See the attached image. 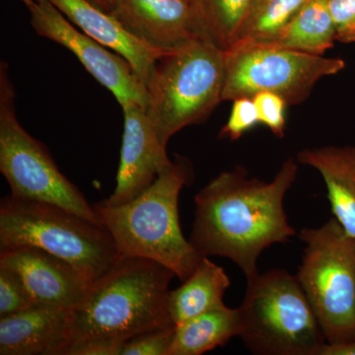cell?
I'll return each mask as SVG.
<instances>
[{"label":"cell","mask_w":355,"mask_h":355,"mask_svg":"<svg viewBox=\"0 0 355 355\" xmlns=\"http://www.w3.org/2000/svg\"><path fill=\"white\" fill-rule=\"evenodd\" d=\"M69 310L34 305L0 318V354L67 355Z\"/></svg>","instance_id":"5bb4252c"},{"label":"cell","mask_w":355,"mask_h":355,"mask_svg":"<svg viewBox=\"0 0 355 355\" xmlns=\"http://www.w3.org/2000/svg\"><path fill=\"white\" fill-rule=\"evenodd\" d=\"M123 343L106 340H91L70 345L67 355H121Z\"/></svg>","instance_id":"4316f807"},{"label":"cell","mask_w":355,"mask_h":355,"mask_svg":"<svg viewBox=\"0 0 355 355\" xmlns=\"http://www.w3.org/2000/svg\"><path fill=\"white\" fill-rule=\"evenodd\" d=\"M225 270L202 257L190 277L170 291L169 312L173 323L180 324L207 311L226 306L224 294L230 286Z\"/></svg>","instance_id":"e0dca14e"},{"label":"cell","mask_w":355,"mask_h":355,"mask_svg":"<svg viewBox=\"0 0 355 355\" xmlns=\"http://www.w3.org/2000/svg\"><path fill=\"white\" fill-rule=\"evenodd\" d=\"M320 355H355V338L342 343H326Z\"/></svg>","instance_id":"83f0119b"},{"label":"cell","mask_w":355,"mask_h":355,"mask_svg":"<svg viewBox=\"0 0 355 355\" xmlns=\"http://www.w3.org/2000/svg\"><path fill=\"white\" fill-rule=\"evenodd\" d=\"M33 246L69 261L91 282L121 254L101 224L53 203L6 196L0 202V250Z\"/></svg>","instance_id":"5b68a950"},{"label":"cell","mask_w":355,"mask_h":355,"mask_svg":"<svg viewBox=\"0 0 355 355\" xmlns=\"http://www.w3.org/2000/svg\"><path fill=\"white\" fill-rule=\"evenodd\" d=\"M225 51L200 36L159 58L146 81V113L163 146L205 121L222 100Z\"/></svg>","instance_id":"277c9868"},{"label":"cell","mask_w":355,"mask_h":355,"mask_svg":"<svg viewBox=\"0 0 355 355\" xmlns=\"http://www.w3.org/2000/svg\"><path fill=\"white\" fill-rule=\"evenodd\" d=\"M8 67L0 65V172L13 197L53 203L100 224L93 205L60 172L43 144L17 120Z\"/></svg>","instance_id":"ba28073f"},{"label":"cell","mask_w":355,"mask_h":355,"mask_svg":"<svg viewBox=\"0 0 355 355\" xmlns=\"http://www.w3.org/2000/svg\"><path fill=\"white\" fill-rule=\"evenodd\" d=\"M258 123L260 121L253 98H239L233 101L230 116L219 137L234 141Z\"/></svg>","instance_id":"d4e9b609"},{"label":"cell","mask_w":355,"mask_h":355,"mask_svg":"<svg viewBox=\"0 0 355 355\" xmlns=\"http://www.w3.org/2000/svg\"><path fill=\"white\" fill-rule=\"evenodd\" d=\"M240 338L257 355H320L327 343L321 324L296 275L284 270L247 280Z\"/></svg>","instance_id":"8992f818"},{"label":"cell","mask_w":355,"mask_h":355,"mask_svg":"<svg viewBox=\"0 0 355 355\" xmlns=\"http://www.w3.org/2000/svg\"><path fill=\"white\" fill-rule=\"evenodd\" d=\"M176 324L144 331L123 345L121 355H170Z\"/></svg>","instance_id":"603a6c76"},{"label":"cell","mask_w":355,"mask_h":355,"mask_svg":"<svg viewBox=\"0 0 355 355\" xmlns=\"http://www.w3.org/2000/svg\"><path fill=\"white\" fill-rule=\"evenodd\" d=\"M174 277L157 261L121 256L69 310L70 345L91 340L125 345L144 331L174 324L169 312Z\"/></svg>","instance_id":"7a4b0ae2"},{"label":"cell","mask_w":355,"mask_h":355,"mask_svg":"<svg viewBox=\"0 0 355 355\" xmlns=\"http://www.w3.org/2000/svg\"><path fill=\"white\" fill-rule=\"evenodd\" d=\"M336 28V40L355 43V0H328Z\"/></svg>","instance_id":"484cf974"},{"label":"cell","mask_w":355,"mask_h":355,"mask_svg":"<svg viewBox=\"0 0 355 355\" xmlns=\"http://www.w3.org/2000/svg\"><path fill=\"white\" fill-rule=\"evenodd\" d=\"M302 261L296 273L321 324L327 343L355 338V238L333 217L303 228Z\"/></svg>","instance_id":"52a82bcc"},{"label":"cell","mask_w":355,"mask_h":355,"mask_svg":"<svg viewBox=\"0 0 355 355\" xmlns=\"http://www.w3.org/2000/svg\"><path fill=\"white\" fill-rule=\"evenodd\" d=\"M190 178L188 162L177 157L168 171L132 202L93 205L98 220L113 237L121 256L157 261L182 282L202 258L184 238L180 224V193Z\"/></svg>","instance_id":"3957f363"},{"label":"cell","mask_w":355,"mask_h":355,"mask_svg":"<svg viewBox=\"0 0 355 355\" xmlns=\"http://www.w3.org/2000/svg\"><path fill=\"white\" fill-rule=\"evenodd\" d=\"M21 1L23 2V3L25 4L26 7H27L28 9L30 8L33 6V4L35 3V0H21Z\"/></svg>","instance_id":"f546056e"},{"label":"cell","mask_w":355,"mask_h":355,"mask_svg":"<svg viewBox=\"0 0 355 355\" xmlns=\"http://www.w3.org/2000/svg\"><path fill=\"white\" fill-rule=\"evenodd\" d=\"M345 67L340 58H324L266 44H236L225 51L222 100L254 98L272 92L288 106L304 101L318 81Z\"/></svg>","instance_id":"9c48e42d"},{"label":"cell","mask_w":355,"mask_h":355,"mask_svg":"<svg viewBox=\"0 0 355 355\" xmlns=\"http://www.w3.org/2000/svg\"><path fill=\"white\" fill-rule=\"evenodd\" d=\"M335 40L336 28L328 0H308L279 36L266 44L323 55Z\"/></svg>","instance_id":"d6986e66"},{"label":"cell","mask_w":355,"mask_h":355,"mask_svg":"<svg viewBox=\"0 0 355 355\" xmlns=\"http://www.w3.org/2000/svg\"><path fill=\"white\" fill-rule=\"evenodd\" d=\"M241 315L239 308L227 306L207 311L177 324L170 355H202L239 336Z\"/></svg>","instance_id":"ac0fdd59"},{"label":"cell","mask_w":355,"mask_h":355,"mask_svg":"<svg viewBox=\"0 0 355 355\" xmlns=\"http://www.w3.org/2000/svg\"><path fill=\"white\" fill-rule=\"evenodd\" d=\"M34 305L19 275L0 266V318L16 314Z\"/></svg>","instance_id":"7402d4cb"},{"label":"cell","mask_w":355,"mask_h":355,"mask_svg":"<svg viewBox=\"0 0 355 355\" xmlns=\"http://www.w3.org/2000/svg\"><path fill=\"white\" fill-rule=\"evenodd\" d=\"M91 1L110 12L113 8L114 0H91Z\"/></svg>","instance_id":"f1b7e54d"},{"label":"cell","mask_w":355,"mask_h":355,"mask_svg":"<svg viewBox=\"0 0 355 355\" xmlns=\"http://www.w3.org/2000/svg\"><path fill=\"white\" fill-rule=\"evenodd\" d=\"M203 34L220 50L235 44L252 0H191Z\"/></svg>","instance_id":"44dd1931"},{"label":"cell","mask_w":355,"mask_h":355,"mask_svg":"<svg viewBox=\"0 0 355 355\" xmlns=\"http://www.w3.org/2000/svg\"><path fill=\"white\" fill-rule=\"evenodd\" d=\"M110 12L135 38L160 53L205 36L191 0H114Z\"/></svg>","instance_id":"7c38bea8"},{"label":"cell","mask_w":355,"mask_h":355,"mask_svg":"<svg viewBox=\"0 0 355 355\" xmlns=\"http://www.w3.org/2000/svg\"><path fill=\"white\" fill-rule=\"evenodd\" d=\"M253 100L260 123L270 128L277 137H284L286 108L288 106L286 100L272 92L258 93Z\"/></svg>","instance_id":"cb8c5ba5"},{"label":"cell","mask_w":355,"mask_h":355,"mask_svg":"<svg viewBox=\"0 0 355 355\" xmlns=\"http://www.w3.org/2000/svg\"><path fill=\"white\" fill-rule=\"evenodd\" d=\"M121 108L123 135L120 165L114 193L102 200L107 205H121L139 198L174 163L168 157L146 111L135 105Z\"/></svg>","instance_id":"8fae6325"},{"label":"cell","mask_w":355,"mask_h":355,"mask_svg":"<svg viewBox=\"0 0 355 355\" xmlns=\"http://www.w3.org/2000/svg\"><path fill=\"white\" fill-rule=\"evenodd\" d=\"M48 1L57 7L79 30L128 60L146 84L156 62L165 55L135 38L113 14L91 0Z\"/></svg>","instance_id":"9a60e30c"},{"label":"cell","mask_w":355,"mask_h":355,"mask_svg":"<svg viewBox=\"0 0 355 355\" xmlns=\"http://www.w3.org/2000/svg\"><path fill=\"white\" fill-rule=\"evenodd\" d=\"M297 160L287 159L272 181L249 178L244 168L220 173L195 198L190 242L202 257L227 258L246 279L258 275L266 249L296 235L284 198L297 178Z\"/></svg>","instance_id":"6da1fadb"},{"label":"cell","mask_w":355,"mask_h":355,"mask_svg":"<svg viewBox=\"0 0 355 355\" xmlns=\"http://www.w3.org/2000/svg\"><path fill=\"white\" fill-rule=\"evenodd\" d=\"M296 160L321 174L334 217L355 238V146L305 148Z\"/></svg>","instance_id":"2e32d148"},{"label":"cell","mask_w":355,"mask_h":355,"mask_svg":"<svg viewBox=\"0 0 355 355\" xmlns=\"http://www.w3.org/2000/svg\"><path fill=\"white\" fill-rule=\"evenodd\" d=\"M307 1L252 0L233 46L270 43Z\"/></svg>","instance_id":"ffe728a7"},{"label":"cell","mask_w":355,"mask_h":355,"mask_svg":"<svg viewBox=\"0 0 355 355\" xmlns=\"http://www.w3.org/2000/svg\"><path fill=\"white\" fill-rule=\"evenodd\" d=\"M28 10L35 32L73 53L89 73L111 91L121 107L135 105L146 111V83L128 60L79 30L48 0H35Z\"/></svg>","instance_id":"30bf717a"},{"label":"cell","mask_w":355,"mask_h":355,"mask_svg":"<svg viewBox=\"0 0 355 355\" xmlns=\"http://www.w3.org/2000/svg\"><path fill=\"white\" fill-rule=\"evenodd\" d=\"M0 266L19 275L35 305L71 309L91 284L76 266L37 247L0 250Z\"/></svg>","instance_id":"4fadbf2b"}]
</instances>
